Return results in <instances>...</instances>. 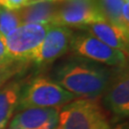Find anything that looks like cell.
<instances>
[{
  "instance_id": "obj_1",
  "label": "cell",
  "mask_w": 129,
  "mask_h": 129,
  "mask_svg": "<svg viewBox=\"0 0 129 129\" xmlns=\"http://www.w3.org/2000/svg\"><path fill=\"white\" fill-rule=\"evenodd\" d=\"M113 70L75 55L55 66L52 72V79L76 98L98 99L103 96Z\"/></svg>"
},
{
  "instance_id": "obj_2",
  "label": "cell",
  "mask_w": 129,
  "mask_h": 129,
  "mask_svg": "<svg viewBox=\"0 0 129 129\" xmlns=\"http://www.w3.org/2000/svg\"><path fill=\"white\" fill-rule=\"evenodd\" d=\"M101 99L76 98L62 106L55 129H108L111 115Z\"/></svg>"
},
{
  "instance_id": "obj_3",
  "label": "cell",
  "mask_w": 129,
  "mask_h": 129,
  "mask_svg": "<svg viewBox=\"0 0 129 129\" xmlns=\"http://www.w3.org/2000/svg\"><path fill=\"white\" fill-rule=\"evenodd\" d=\"M76 97L52 78L38 76L24 83L16 112L27 108H61Z\"/></svg>"
},
{
  "instance_id": "obj_4",
  "label": "cell",
  "mask_w": 129,
  "mask_h": 129,
  "mask_svg": "<svg viewBox=\"0 0 129 129\" xmlns=\"http://www.w3.org/2000/svg\"><path fill=\"white\" fill-rule=\"evenodd\" d=\"M52 24L25 23L6 37L8 57L33 62Z\"/></svg>"
},
{
  "instance_id": "obj_5",
  "label": "cell",
  "mask_w": 129,
  "mask_h": 129,
  "mask_svg": "<svg viewBox=\"0 0 129 129\" xmlns=\"http://www.w3.org/2000/svg\"><path fill=\"white\" fill-rule=\"evenodd\" d=\"M103 20L98 0H61L52 24L85 30Z\"/></svg>"
},
{
  "instance_id": "obj_6",
  "label": "cell",
  "mask_w": 129,
  "mask_h": 129,
  "mask_svg": "<svg viewBox=\"0 0 129 129\" xmlns=\"http://www.w3.org/2000/svg\"><path fill=\"white\" fill-rule=\"evenodd\" d=\"M70 51L77 56L113 67L125 65L127 59V54L111 48L86 31L74 34Z\"/></svg>"
},
{
  "instance_id": "obj_7",
  "label": "cell",
  "mask_w": 129,
  "mask_h": 129,
  "mask_svg": "<svg viewBox=\"0 0 129 129\" xmlns=\"http://www.w3.org/2000/svg\"><path fill=\"white\" fill-rule=\"evenodd\" d=\"M104 107L113 116L114 120L127 118L129 115V76L127 64L118 66L106 88Z\"/></svg>"
},
{
  "instance_id": "obj_8",
  "label": "cell",
  "mask_w": 129,
  "mask_h": 129,
  "mask_svg": "<svg viewBox=\"0 0 129 129\" xmlns=\"http://www.w3.org/2000/svg\"><path fill=\"white\" fill-rule=\"evenodd\" d=\"M73 31L68 27L52 25L48 30L33 62L47 65L61 57L70 51Z\"/></svg>"
},
{
  "instance_id": "obj_9",
  "label": "cell",
  "mask_w": 129,
  "mask_h": 129,
  "mask_svg": "<svg viewBox=\"0 0 129 129\" xmlns=\"http://www.w3.org/2000/svg\"><path fill=\"white\" fill-rule=\"evenodd\" d=\"M58 108H27L17 111L8 129H55L58 124Z\"/></svg>"
},
{
  "instance_id": "obj_10",
  "label": "cell",
  "mask_w": 129,
  "mask_h": 129,
  "mask_svg": "<svg viewBox=\"0 0 129 129\" xmlns=\"http://www.w3.org/2000/svg\"><path fill=\"white\" fill-rule=\"evenodd\" d=\"M83 31L90 33L111 48L128 54L129 34L125 33L121 28L115 24L103 20L88 26Z\"/></svg>"
},
{
  "instance_id": "obj_11",
  "label": "cell",
  "mask_w": 129,
  "mask_h": 129,
  "mask_svg": "<svg viewBox=\"0 0 129 129\" xmlns=\"http://www.w3.org/2000/svg\"><path fill=\"white\" fill-rule=\"evenodd\" d=\"M60 2L61 0H31L17 10L21 22L52 24Z\"/></svg>"
},
{
  "instance_id": "obj_12",
  "label": "cell",
  "mask_w": 129,
  "mask_h": 129,
  "mask_svg": "<svg viewBox=\"0 0 129 129\" xmlns=\"http://www.w3.org/2000/svg\"><path fill=\"white\" fill-rule=\"evenodd\" d=\"M24 85L23 79H12L0 88V129H5L14 114Z\"/></svg>"
},
{
  "instance_id": "obj_13",
  "label": "cell",
  "mask_w": 129,
  "mask_h": 129,
  "mask_svg": "<svg viewBox=\"0 0 129 129\" xmlns=\"http://www.w3.org/2000/svg\"><path fill=\"white\" fill-rule=\"evenodd\" d=\"M124 2V0H98L100 9L102 11L105 20L115 24L121 29H122L121 9Z\"/></svg>"
},
{
  "instance_id": "obj_14",
  "label": "cell",
  "mask_w": 129,
  "mask_h": 129,
  "mask_svg": "<svg viewBox=\"0 0 129 129\" xmlns=\"http://www.w3.org/2000/svg\"><path fill=\"white\" fill-rule=\"evenodd\" d=\"M28 65V62L14 60L10 57L0 60V88L12 78L23 73Z\"/></svg>"
},
{
  "instance_id": "obj_15",
  "label": "cell",
  "mask_w": 129,
  "mask_h": 129,
  "mask_svg": "<svg viewBox=\"0 0 129 129\" xmlns=\"http://www.w3.org/2000/svg\"><path fill=\"white\" fill-rule=\"evenodd\" d=\"M22 25L17 10L0 8V34L5 37Z\"/></svg>"
},
{
  "instance_id": "obj_16",
  "label": "cell",
  "mask_w": 129,
  "mask_h": 129,
  "mask_svg": "<svg viewBox=\"0 0 129 129\" xmlns=\"http://www.w3.org/2000/svg\"><path fill=\"white\" fill-rule=\"evenodd\" d=\"M31 0H0V6L11 10H18L30 3Z\"/></svg>"
},
{
  "instance_id": "obj_17",
  "label": "cell",
  "mask_w": 129,
  "mask_h": 129,
  "mask_svg": "<svg viewBox=\"0 0 129 129\" xmlns=\"http://www.w3.org/2000/svg\"><path fill=\"white\" fill-rule=\"evenodd\" d=\"M121 24L124 32L129 34V4L128 2H124L121 9Z\"/></svg>"
},
{
  "instance_id": "obj_18",
  "label": "cell",
  "mask_w": 129,
  "mask_h": 129,
  "mask_svg": "<svg viewBox=\"0 0 129 129\" xmlns=\"http://www.w3.org/2000/svg\"><path fill=\"white\" fill-rule=\"evenodd\" d=\"M8 58V51L6 44V37L0 34V60Z\"/></svg>"
},
{
  "instance_id": "obj_19",
  "label": "cell",
  "mask_w": 129,
  "mask_h": 129,
  "mask_svg": "<svg viewBox=\"0 0 129 129\" xmlns=\"http://www.w3.org/2000/svg\"><path fill=\"white\" fill-rule=\"evenodd\" d=\"M108 129H128V124L126 122H123L120 124H116L115 126H110Z\"/></svg>"
},
{
  "instance_id": "obj_20",
  "label": "cell",
  "mask_w": 129,
  "mask_h": 129,
  "mask_svg": "<svg viewBox=\"0 0 129 129\" xmlns=\"http://www.w3.org/2000/svg\"><path fill=\"white\" fill-rule=\"evenodd\" d=\"M124 1H125V2H128V0H124Z\"/></svg>"
}]
</instances>
